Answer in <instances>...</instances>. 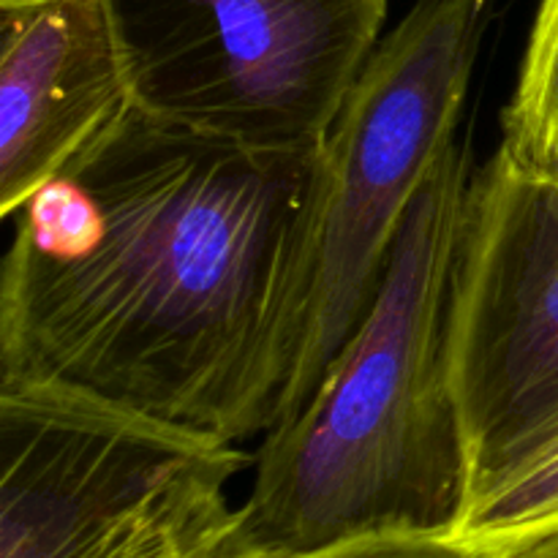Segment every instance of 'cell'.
<instances>
[{
	"label": "cell",
	"instance_id": "6da1fadb",
	"mask_svg": "<svg viewBox=\"0 0 558 558\" xmlns=\"http://www.w3.org/2000/svg\"><path fill=\"white\" fill-rule=\"evenodd\" d=\"M316 150L131 112L16 213L0 374L240 445L276 412V347Z\"/></svg>",
	"mask_w": 558,
	"mask_h": 558
},
{
	"label": "cell",
	"instance_id": "7a4b0ae2",
	"mask_svg": "<svg viewBox=\"0 0 558 558\" xmlns=\"http://www.w3.org/2000/svg\"><path fill=\"white\" fill-rule=\"evenodd\" d=\"M472 172L458 136L420 191L363 325L308 403L262 436L238 554L458 532L472 466L447 371V311Z\"/></svg>",
	"mask_w": 558,
	"mask_h": 558
},
{
	"label": "cell",
	"instance_id": "3957f363",
	"mask_svg": "<svg viewBox=\"0 0 558 558\" xmlns=\"http://www.w3.org/2000/svg\"><path fill=\"white\" fill-rule=\"evenodd\" d=\"M488 0H417L316 147L276 347L270 428L308 403L368 316L420 191L461 136Z\"/></svg>",
	"mask_w": 558,
	"mask_h": 558
},
{
	"label": "cell",
	"instance_id": "277c9868",
	"mask_svg": "<svg viewBox=\"0 0 558 558\" xmlns=\"http://www.w3.org/2000/svg\"><path fill=\"white\" fill-rule=\"evenodd\" d=\"M145 118L256 150H316L390 0H104Z\"/></svg>",
	"mask_w": 558,
	"mask_h": 558
},
{
	"label": "cell",
	"instance_id": "5b68a950",
	"mask_svg": "<svg viewBox=\"0 0 558 558\" xmlns=\"http://www.w3.org/2000/svg\"><path fill=\"white\" fill-rule=\"evenodd\" d=\"M447 371L472 494L558 434V174L501 147L469 180Z\"/></svg>",
	"mask_w": 558,
	"mask_h": 558
},
{
	"label": "cell",
	"instance_id": "8992f818",
	"mask_svg": "<svg viewBox=\"0 0 558 558\" xmlns=\"http://www.w3.org/2000/svg\"><path fill=\"white\" fill-rule=\"evenodd\" d=\"M251 466L240 445L0 374V558H114L194 480Z\"/></svg>",
	"mask_w": 558,
	"mask_h": 558
},
{
	"label": "cell",
	"instance_id": "52a82bcc",
	"mask_svg": "<svg viewBox=\"0 0 558 558\" xmlns=\"http://www.w3.org/2000/svg\"><path fill=\"white\" fill-rule=\"evenodd\" d=\"M134 112L104 0H0V216Z\"/></svg>",
	"mask_w": 558,
	"mask_h": 558
},
{
	"label": "cell",
	"instance_id": "ba28073f",
	"mask_svg": "<svg viewBox=\"0 0 558 558\" xmlns=\"http://www.w3.org/2000/svg\"><path fill=\"white\" fill-rule=\"evenodd\" d=\"M558 529V434L469 496L456 537L488 550Z\"/></svg>",
	"mask_w": 558,
	"mask_h": 558
},
{
	"label": "cell",
	"instance_id": "9c48e42d",
	"mask_svg": "<svg viewBox=\"0 0 558 558\" xmlns=\"http://www.w3.org/2000/svg\"><path fill=\"white\" fill-rule=\"evenodd\" d=\"M499 147L523 167L558 172V0L537 5Z\"/></svg>",
	"mask_w": 558,
	"mask_h": 558
},
{
	"label": "cell",
	"instance_id": "30bf717a",
	"mask_svg": "<svg viewBox=\"0 0 558 558\" xmlns=\"http://www.w3.org/2000/svg\"><path fill=\"white\" fill-rule=\"evenodd\" d=\"M227 558H488L456 534L428 532H379L338 539L322 548L287 556H254L229 550Z\"/></svg>",
	"mask_w": 558,
	"mask_h": 558
},
{
	"label": "cell",
	"instance_id": "8fae6325",
	"mask_svg": "<svg viewBox=\"0 0 558 558\" xmlns=\"http://www.w3.org/2000/svg\"><path fill=\"white\" fill-rule=\"evenodd\" d=\"M488 558H558V529L488 550Z\"/></svg>",
	"mask_w": 558,
	"mask_h": 558
},
{
	"label": "cell",
	"instance_id": "7c38bea8",
	"mask_svg": "<svg viewBox=\"0 0 558 558\" xmlns=\"http://www.w3.org/2000/svg\"><path fill=\"white\" fill-rule=\"evenodd\" d=\"M556 174H558V172H556Z\"/></svg>",
	"mask_w": 558,
	"mask_h": 558
}]
</instances>
